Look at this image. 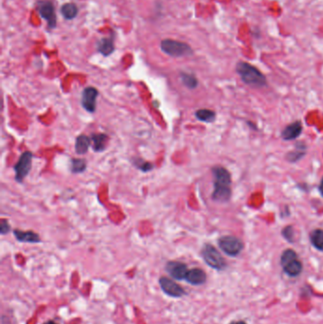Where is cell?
Listing matches in <instances>:
<instances>
[{
  "instance_id": "obj_12",
  "label": "cell",
  "mask_w": 323,
  "mask_h": 324,
  "mask_svg": "<svg viewBox=\"0 0 323 324\" xmlns=\"http://www.w3.org/2000/svg\"><path fill=\"white\" fill-rule=\"evenodd\" d=\"M303 132V123L301 121H296L294 123L288 124L285 129L282 131V137L286 142L296 140L301 136Z\"/></svg>"
},
{
  "instance_id": "obj_11",
  "label": "cell",
  "mask_w": 323,
  "mask_h": 324,
  "mask_svg": "<svg viewBox=\"0 0 323 324\" xmlns=\"http://www.w3.org/2000/svg\"><path fill=\"white\" fill-rule=\"evenodd\" d=\"M185 281L188 284L194 286L203 285L207 282V274L199 267H194L192 269H189Z\"/></svg>"
},
{
  "instance_id": "obj_3",
  "label": "cell",
  "mask_w": 323,
  "mask_h": 324,
  "mask_svg": "<svg viewBox=\"0 0 323 324\" xmlns=\"http://www.w3.org/2000/svg\"><path fill=\"white\" fill-rule=\"evenodd\" d=\"M201 256L207 266L214 268L215 270L223 271L227 266L225 258L216 249V247H214L211 244H206L202 247Z\"/></svg>"
},
{
  "instance_id": "obj_9",
  "label": "cell",
  "mask_w": 323,
  "mask_h": 324,
  "mask_svg": "<svg viewBox=\"0 0 323 324\" xmlns=\"http://www.w3.org/2000/svg\"><path fill=\"white\" fill-rule=\"evenodd\" d=\"M165 270L173 279L182 281L186 279L189 268L187 265L182 262L170 261L165 266Z\"/></svg>"
},
{
  "instance_id": "obj_30",
  "label": "cell",
  "mask_w": 323,
  "mask_h": 324,
  "mask_svg": "<svg viewBox=\"0 0 323 324\" xmlns=\"http://www.w3.org/2000/svg\"><path fill=\"white\" fill-rule=\"evenodd\" d=\"M43 324H58V323H57V322H55L54 320H52V319H51V320H47V321H45V322H44V323Z\"/></svg>"
},
{
  "instance_id": "obj_26",
  "label": "cell",
  "mask_w": 323,
  "mask_h": 324,
  "mask_svg": "<svg viewBox=\"0 0 323 324\" xmlns=\"http://www.w3.org/2000/svg\"><path fill=\"white\" fill-rule=\"evenodd\" d=\"M282 234L284 236L285 240L289 243H294L295 241V232H294V227L292 226H286V227L283 228L282 230Z\"/></svg>"
},
{
  "instance_id": "obj_14",
  "label": "cell",
  "mask_w": 323,
  "mask_h": 324,
  "mask_svg": "<svg viewBox=\"0 0 323 324\" xmlns=\"http://www.w3.org/2000/svg\"><path fill=\"white\" fill-rule=\"evenodd\" d=\"M13 235L15 237V239L22 243H29V244H38L41 242L39 234H35L34 232L32 230H28V232H23L20 229H14L13 230Z\"/></svg>"
},
{
  "instance_id": "obj_17",
  "label": "cell",
  "mask_w": 323,
  "mask_h": 324,
  "mask_svg": "<svg viewBox=\"0 0 323 324\" xmlns=\"http://www.w3.org/2000/svg\"><path fill=\"white\" fill-rule=\"evenodd\" d=\"M91 140L85 135H80L76 137L75 142V151L78 155H84L87 153L90 146Z\"/></svg>"
},
{
  "instance_id": "obj_25",
  "label": "cell",
  "mask_w": 323,
  "mask_h": 324,
  "mask_svg": "<svg viewBox=\"0 0 323 324\" xmlns=\"http://www.w3.org/2000/svg\"><path fill=\"white\" fill-rule=\"evenodd\" d=\"M134 164H135L136 167L140 169L141 171L145 172V173L152 171V169L154 168V165H153L152 163H150V162L148 161H144V160H143V159H140V158H136V159H135Z\"/></svg>"
},
{
  "instance_id": "obj_22",
  "label": "cell",
  "mask_w": 323,
  "mask_h": 324,
  "mask_svg": "<svg viewBox=\"0 0 323 324\" xmlns=\"http://www.w3.org/2000/svg\"><path fill=\"white\" fill-rule=\"evenodd\" d=\"M180 78L181 82L183 83V84L185 86H187L188 88H190V89H194L198 85V80L193 74L186 73V72H181Z\"/></svg>"
},
{
  "instance_id": "obj_16",
  "label": "cell",
  "mask_w": 323,
  "mask_h": 324,
  "mask_svg": "<svg viewBox=\"0 0 323 324\" xmlns=\"http://www.w3.org/2000/svg\"><path fill=\"white\" fill-rule=\"evenodd\" d=\"M98 52L104 56H108L115 51L113 38H103L98 42Z\"/></svg>"
},
{
  "instance_id": "obj_27",
  "label": "cell",
  "mask_w": 323,
  "mask_h": 324,
  "mask_svg": "<svg viewBox=\"0 0 323 324\" xmlns=\"http://www.w3.org/2000/svg\"><path fill=\"white\" fill-rule=\"evenodd\" d=\"M11 230V226L9 224V222H7L5 219L1 221V225H0V234L2 235H5Z\"/></svg>"
},
{
  "instance_id": "obj_5",
  "label": "cell",
  "mask_w": 323,
  "mask_h": 324,
  "mask_svg": "<svg viewBox=\"0 0 323 324\" xmlns=\"http://www.w3.org/2000/svg\"><path fill=\"white\" fill-rule=\"evenodd\" d=\"M218 246L223 252L230 257L238 256L245 246L243 241L233 235L222 236L218 240Z\"/></svg>"
},
{
  "instance_id": "obj_2",
  "label": "cell",
  "mask_w": 323,
  "mask_h": 324,
  "mask_svg": "<svg viewBox=\"0 0 323 324\" xmlns=\"http://www.w3.org/2000/svg\"><path fill=\"white\" fill-rule=\"evenodd\" d=\"M236 72L245 84L256 88L264 87L267 84L265 75L254 65L244 61H240L236 65Z\"/></svg>"
},
{
  "instance_id": "obj_23",
  "label": "cell",
  "mask_w": 323,
  "mask_h": 324,
  "mask_svg": "<svg viewBox=\"0 0 323 324\" xmlns=\"http://www.w3.org/2000/svg\"><path fill=\"white\" fill-rule=\"evenodd\" d=\"M86 169V160L83 158H73L72 159V171L74 174L83 173Z\"/></svg>"
},
{
  "instance_id": "obj_10",
  "label": "cell",
  "mask_w": 323,
  "mask_h": 324,
  "mask_svg": "<svg viewBox=\"0 0 323 324\" xmlns=\"http://www.w3.org/2000/svg\"><path fill=\"white\" fill-rule=\"evenodd\" d=\"M99 92L95 87L88 86L84 88L82 93V105L85 110L89 113H94L96 111L97 100Z\"/></svg>"
},
{
  "instance_id": "obj_15",
  "label": "cell",
  "mask_w": 323,
  "mask_h": 324,
  "mask_svg": "<svg viewBox=\"0 0 323 324\" xmlns=\"http://www.w3.org/2000/svg\"><path fill=\"white\" fill-rule=\"evenodd\" d=\"M90 140L92 148L98 153L104 151L106 148L107 143H108V136H106L105 134H102V133L92 134Z\"/></svg>"
},
{
  "instance_id": "obj_6",
  "label": "cell",
  "mask_w": 323,
  "mask_h": 324,
  "mask_svg": "<svg viewBox=\"0 0 323 324\" xmlns=\"http://www.w3.org/2000/svg\"><path fill=\"white\" fill-rule=\"evenodd\" d=\"M33 153L25 152L20 156L19 160L14 165L15 180L19 183L24 181L27 175L31 172L32 162H33Z\"/></svg>"
},
{
  "instance_id": "obj_7",
  "label": "cell",
  "mask_w": 323,
  "mask_h": 324,
  "mask_svg": "<svg viewBox=\"0 0 323 324\" xmlns=\"http://www.w3.org/2000/svg\"><path fill=\"white\" fill-rule=\"evenodd\" d=\"M158 284L164 294L172 298H182L187 294L186 290L178 285L174 280L170 279L168 277L162 276L158 279Z\"/></svg>"
},
{
  "instance_id": "obj_8",
  "label": "cell",
  "mask_w": 323,
  "mask_h": 324,
  "mask_svg": "<svg viewBox=\"0 0 323 324\" xmlns=\"http://www.w3.org/2000/svg\"><path fill=\"white\" fill-rule=\"evenodd\" d=\"M37 11L40 13L41 17L48 22L49 28L54 29L56 27V14L54 6L49 0H41L37 3Z\"/></svg>"
},
{
  "instance_id": "obj_13",
  "label": "cell",
  "mask_w": 323,
  "mask_h": 324,
  "mask_svg": "<svg viewBox=\"0 0 323 324\" xmlns=\"http://www.w3.org/2000/svg\"><path fill=\"white\" fill-rule=\"evenodd\" d=\"M284 272L292 278H296L297 276H299L303 270H304V265L302 263L301 260L298 258L291 260L289 262L285 263L284 265H282Z\"/></svg>"
},
{
  "instance_id": "obj_20",
  "label": "cell",
  "mask_w": 323,
  "mask_h": 324,
  "mask_svg": "<svg viewBox=\"0 0 323 324\" xmlns=\"http://www.w3.org/2000/svg\"><path fill=\"white\" fill-rule=\"evenodd\" d=\"M61 13L65 19H73L77 16L78 7L74 3H66L61 8Z\"/></svg>"
},
{
  "instance_id": "obj_21",
  "label": "cell",
  "mask_w": 323,
  "mask_h": 324,
  "mask_svg": "<svg viewBox=\"0 0 323 324\" xmlns=\"http://www.w3.org/2000/svg\"><path fill=\"white\" fill-rule=\"evenodd\" d=\"M311 244L318 250H323V230L317 228L310 234Z\"/></svg>"
},
{
  "instance_id": "obj_19",
  "label": "cell",
  "mask_w": 323,
  "mask_h": 324,
  "mask_svg": "<svg viewBox=\"0 0 323 324\" xmlns=\"http://www.w3.org/2000/svg\"><path fill=\"white\" fill-rule=\"evenodd\" d=\"M195 117L203 123H214L215 121L216 114L214 111L211 110V109L203 108V109H199L195 112Z\"/></svg>"
},
{
  "instance_id": "obj_1",
  "label": "cell",
  "mask_w": 323,
  "mask_h": 324,
  "mask_svg": "<svg viewBox=\"0 0 323 324\" xmlns=\"http://www.w3.org/2000/svg\"><path fill=\"white\" fill-rule=\"evenodd\" d=\"M214 175V192L213 199L214 201L227 202L232 196V175L226 168L222 166H216L213 168Z\"/></svg>"
},
{
  "instance_id": "obj_4",
  "label": "cell",
  "mask_w": 323,
  "mask_h": 324,
  "mask_svg": "<svg viewBox=\"0 0 323 324\" xmlns=\"http://www.w3.org/2000/svg\"><path fill=\"white\" fill-rule=\"evenodd\" d=\"M160 48L162 52L172 57H185L194 53L190 45L176 40H163L160 44Z\"/></svg>"
},
{
  "instance_id": "obj_29",
  "label": "cell",
  "mask_w": 323,
  "mask_h": 324,
  "mask_svg": "<svg viewBox=\"0 0 323 324\" xmlns=\"http://www.w3.org/2000/svg\"><path fill=\"white\" fill-rule=\"evenodd\" d=\"M319 192H320V195H322L323 197V177L321 181H320V184H319Z\"/></svg>"
},
{
  "instance_id": "obj_18",
  "label": "cell",
  "mask_w": 323,
  "mask_h": 324,
  "mask_svg": "<svg viewBox=\"0 0 323 324\" xmlns=\"http://www.w3.org/2000/svg\"><path fill=\"white\" fill-rule=\"evenodd\" d=\"M306 154V146L303 143H297L296 149L289 152L286 156V159L290 162H297L302 159Z\"/></svg>"
},
{
  "instance_id": "obj_28",
  "label": "cell",
  "mask_w": 323,
  "mask_h": 324,
  "mask_svg": "<svg viewBox=\"0 0 323 324\" xmlns=\"http://www.w3.org/2000/svg\"><path fill=\"white\" fill-rule=\"evenodd\" d=\"M228 324H247L245 320H233Z\"/></svg>"
},
{
  "instance_id": "obj_24",
  "label": "cell",
  "mask_w": 323,
  "mask_h": 324,
  "mask_svg": "<svg viewBox=\"0 0 323 324\" xmlns=\"http://www.w3.org/2000/svg\"><path fill=\"white\" fill-rule=\"evenodd\" d=\"M296 258H298V257H297V252L294 249H291V248L285 249L281 256V265H284L291 260L296 259Z\"/></svg>"
}]
</instances>
